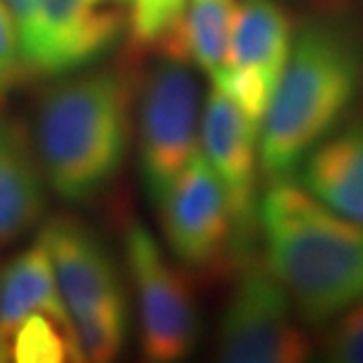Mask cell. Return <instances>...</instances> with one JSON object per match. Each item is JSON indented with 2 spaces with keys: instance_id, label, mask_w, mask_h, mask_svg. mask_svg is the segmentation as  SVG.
Returning <instances> with one entry per match:
<instances>
[{
  "instance_id": "1",
  "label": "cell",
  "mask_w": 363,
  "mask_h": 363,
  "mask_svg": "<svg viewBox=\"0 0 363 363\" xmlns=\"http://www.w3.org/2000/svg\"><path fill=\"white\" fill-rule=\"evenodd\" d=\"M257 241L307 328H323L363 297V224L323 206L293 177L272 179L259 194Z\"/></svg>"
},
{
  "instance_id": "2",
  "label": "cell",
  "mask_w": 363,
  "mask_h": 363,
  "mask_svg": "<svg viewBox=\"0 0 363 363\" xmlns=\"http://www.w3.org/2000/svg\"><path fill=\"white\" fill-rule=\"evenodd\" d=\"M135 99L125 67L76 71L40 94L31 135L50 191L88 203L111 184L133 144Z\"/></svg>"
},
{
  "instance_id": "3",
  "label": "cell",
  "mask_w": 363,
  "mask_h": 363,
  "mask_svg": "<svg viewBox=\"0 0 363 363\" xmlns=\"http://www.w3.org/2000/svg\"><path fill=\"white\" fill-rule=\"evenodd\" d=\"M363 92V43L340 19L297 28L293 52L259 123V168L267 179L295 177L316 144L350 118Z\"/></svg>"
},
{
  "instance_id": "4",
  "label": "cell",
  "mask_w": 363,
  "mask_h": 363,
  "mask_svg": "<svg viewBox=\"0 0 363 363\" xmlns=\"http://www.w3.org/2000/svg\"><path fill=\"white\" fill-rule=\"evenodd\" d=\"M201 88L186 60L158 55L137 78V170L151 206H158L201 149Z\"/></svg>"
},
{
  "instance_id": "5",
  "label": "cell",
  "mask_w": 363,
  "mask_h": 363,
  "mask_svg": "<svg viewBox=\"0 0 363 363\" xmlns=\"http://www.w3.org/2000/svg\"><path fill=\"white\" fill-rule=\"evenodd\" d=\"M215 354L227 363H304L316 354L293 300L255 252L234 267L217 318Z\"/></svg>"
},
{
  "instance_id": "6",
  "label": "cell",
  "mask_w": 363,
  "mask_h": 363,
  "mask_svg": "<svg viewBox=\"0 0 363 363\" xmlns=\"http://www.w3.org/2000/svg\"><path fill=\"white\" fill-rule=\"evenodd\" d=\"M123 257L133 286L142 357L151 363L189 359L201 340L199 302L189 272L170 257L142 220L125 222Z\"/></svg>"
},
{
  "instance_id": "7",
  "label": "cell",
  "mask_w": 363,
  "mask_h": 363,
  "mask_svg": "<svg viewBox=\"0 0 363 363\" xmlns=\"http://www.w3.org/2000/svg\"><path fill=\"white\" fill-rule=\"evenodd\" d=\"M156 210L165 250L184 272L217 276L236 267L234 220L227 196L201 149Z\"/></svg>"
},
{
  "instance_id": "8",
  "label": "cell",
  "mask_w": 363,
  "mask_h": 363,
  "mask_svg": "<svg viewBox=\"0 0 363 363\" xmlns=\"http://www.w3.org/2000/svg\"><path fill=\"white\" fill-rule=\"evenodd\" d=\"M295 33L281 0H238L227 60L210 81L257 128L286 71Z\"/></svg>"
},
{
  "instance_id": "9",
  "label": "cell",
  "mask_w": 363,
  "mask_h": 363,
  "mask_svg": "<svg viewBox=\"0 0 363 363\" xmlns=\"http://www.w3.org/2000/svg\"><path fill=\"white\" fill-rule=\"evenodd\" d=\"M128 33L123 0H43L21 40L28 78H62L99 64Z\"/></svg>"
},
{
  "instance_id": "10",
  "label": "cell",
  "mask_w": 363,
  "mask_h": 363,
  "mask_svg": "<svg viewBox=\"0 0 363 363\" xmlns=\"http://www.w3.org/2000/svg\"><path fill=\"white\" fill-rule=\"evenodd\" d=\"M201 154L220 179L234 220L236 262L255 252L259 203V128L217 88L201 111Z\"/></svg>"
},
{
  "instance_id": "11",
  "label": "cell",
  "mask_w": 363,
  "mask_h": 363,
  "mask_svg": "<svg viewBox=\"0 0 363 363\" xmlns=\"http://www.w3.org/2000/svg\"><path fill=\"white\" fill-rule=\"evenodd\" d=\"M38 236L52 259L69 318L104 307H128L118 264L88 224L71 215H57L43 224Z\"/></svg>"
},
{
  "instance_id": "12",
  "label": "cell",
  "mask_w": 363,
  "mask_h": 363,
  "mask_svg": "<svg viewBox=\"0 0 363 363\" xmlns=\"http://www.w3.org/2000/svg\"><path fill=\"white\" fill-rule=\"evenodd\" d=\"M48 191L31 130L21 121L0 116V248L38 227Z\"/></svg>"
},
{
  "instance_id": "13",
  "label": "cell",
  "mask_w": 363,
  "mask_h": 363,
  "mask_svg": "<svg viewBox=\"0 0 363 363\" xmlns=\"http://www.w3.org/2000/svg\"><path fill=\"white\" fill-rule=\"evenodd\" d=\"M295 175L323 206L363 224V116L347 118L316 144Z\"/></svg>"
},
{
  "instance_id": "14",
  "label": "cell",
  "mask_w": 363,
  "mask_h": 363,
  "mask_svg": "<svg viewBox=\"0 0 363 363\" xmlns=\"http://www.w3.org/2000/svg\"><path fill=\"white\" fill-rule=\"evenodd\" d=\"M31 314H50L71 323L40 236L0 269V363L7 361L12 333Z\"/></svg>"
},
{
  "instance_id": "15",
  "label": "cell",
  "mask_w": 363,
  "mask_h": 363,
  "mask_svg": "<svg viewBox=\"0 0 363 363\" xmlns=\"http://www.w3.org/2000/svg\"><path fill=\"white\" fill-rule=\"evenodd\" d=\"M238 12V0H186L184 45L186 57L213 78L224 67L231 31Z\"/></svg>"
},
{
  "instance_id": "16",
  "label": "cell",
  "mask_w": 363,
  "mask_h": 363,
  "mask_svg": "<svg viewBox=\"0 0 363 363\" xmlns=\"http://www.w3.org/2000/svg\"><path fill=\"white\" fill-rule=\"evenodd\" d=\"M186 0H130L128 35L137 52L189 60L184 45Z\"/></svg>"
},
{
  "instance_id": "17",
  "label": "cell",
  "mask_w": 363,
  "mask_h": 363,
  "mask_svg": "<svg viewBox=\"0 0 363 363\" xmlns=\"http://www.w3.org/2000/svg\"><path fill=\"white\" fill-rule=\"evenodd\" d=\"M7 361L17 363H64L83 361L74 325L50 314H31L17 325L7 347Z\"/></svg>"
},
{
  "instance_id": "18",
  "label": "cell",
  "mask_w": 363,
  "mask_h": 363,
  "mask_svg": "<svg viewBox=\"0 0 363 363\" xmlns=\"http://www.w3.org/2000/svg\"><path fill=\"white\" fill-rule=\"evenodd\" d=\"M78 352L83 361L106 363L125 350L130 333V304L128 307H104L88 314L71 316Z\"/></svg>"
},
{
  "instance_id": "19",
  "label": "cell",
  "mask_w": 363,
  "mask_h": 363,
  "mask_svg": "<svg viewBox=\"0 0 363 363\" xmlns=\"http://www.w3.org/2000/svg\"><path fill=\"white\" fill-rule=\"evenodd\" d=\"M318 354L330 363H363V297L323 325Z\"/></svg>"
},
{
  "instance_id": "20",
  "label": "cell",
  "mask_w": 363,
  "mask_h": 363,
  "mask_svg": "<svg viewBox=\"0 0 363 363\" xmlns=\"http://www.w3.org/2000/svg\"><path fill=\"white\" fill-rule=\"evenodd\" d=\"M24 60H21L19 33L14 19L7 10L5 0H0V97L12 92L26 81Z\"/></svg>"
},
{
  "instance_id": "21",
  "label": "cell",
  "mask_w": 363,
  "mask_h": 363,
  "mask_svg": "<svg viewBox=\"0 0 363 363\" xmlns=\"http://www.w3.org/2000/svg\"><path fill=\"white\" fill-rule=\"evenodd\" d=\"M123 3H130V0H123Z\"/></svg>"
},
{
  "instance_id": "22",
  "label": "cell",
  "mask_w": 363,
  "mask_h": 363,
  "mask_svg": "<svg viewBox=\"0 0 363 363\" xmlns=\"http://www.w3.org/2000/svg\"><path fill=\"white\" fill-rule=\"evenodd\" d=\"M281 3H288V0H281Z\"/></svg>"
}]
</instances>
